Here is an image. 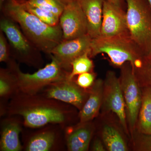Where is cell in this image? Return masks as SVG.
Wrapping results in <instances>:
<instances>
[{
	"instance_id": "cell-21",
	"label": "cell",
	"mask_w": 151,
	"mask_h": 151,
	"mask_svg": "<svg viewBox=\"0 0 151 151\" xmlns=\"http://www.w3.org/2000/svg\"><path fill=\"white\" fill-rule=\"evenodd\" d=\"M132 67L141 88L147 87L151 89V54L143 57Z\"/></svg>"
},
{
	"instance_id": "cell-26",
	"label": "cell",
	"mask_w": 151,
	"mask_h": 151,
	"mask_svg": "<svg viewBox=\"0 0 151 151\" xmlns=\"http://www.w3.org/2000/svg\"><path fill=\"white\" fill-rule=\"evenodd\" d=\"M12 58L8 40L4 33L0 30V62L7 63Z\"/></svg>"
},
{
	"instance_id": "cell-27",
	"label": "cell",
	"mask_w": 151,
	"mask_h": 151,
	"mask_svg": "<svg viewBox=\"0 0 151 151\" xmlns=\"http://www.w3.org/2000/svg\"><path fill=\"white\" fill-rule=\"evenodd\" d=\"M96 75L94 71L86 72L78 75L76 82L77 84L84 89H88L94 84Z\"/></svg>"
},
{
	"instance_id": "cell-8",
	"label": "cell",
	"mask_w": 151,
	"mask_h": 151,
	"mask_svg": "<svg viewBox=\"0 0 151 151\" xmlns=\"http://www.w3.org/2000/svg\"><path fill=\"white\" fill-rule=\"evenodd\" d=\"M102 108L107 112L115 113L124 132L130 137L126 115V105L120 80L116 73L108 70L104 80Z\"/></svg>"
},
{
	"instance_id": "cell-31",
	"label": "cell",
	"mask_w": 151,
	"mask_h": 151,
	"mask_svg": "<svg viewBox=\"0 0 151 151\" xmlns=\"http://www.w3.org/2000/svg\"><path fill=\"white\" fill-rule=\"evenodd\" d=\"M149 4H150V6L151 7V0H147Z\"/></svg>"
},
{
	"instance_id": "cell-12",
	"label": "cell",
	"mask_w": 151,
	"mask_h": 151,
	"mask_svg": "<svg viewBox=\"0 0 151 151\" xmlns=\"http://www.w3.org/2000/svg\"><path fill=\"white\" fill-rule=\"evenodd\" d=\"M130 35L124 9L104 0L100 36L112 37Z\"/></svg>"
},
{
	"instance_id": "cell-11",
	"label": "cell",
	"mask_w": 151,
	"mask_h": 151,
	"mask_svg": "<svg viewBox=\"0 0 151 151\" xmlns=\"http://www.w3.org/2000/svg\"><path fill=\"white\" fill-rule=\"evenodd\" d=\"M92 39L87 34L73 39L63 40L52 50L50 55L55 58L64 69L70 73L73 60L85 52H91Z\"/></svg>"
},
{
	"instance_id": "cell-13",
	"label": "cell",
	"mask_w": 151,
	"mask_h": 151,
	"mask_svg": "<svg viewBox=\"0 0 151 151\" xmlns=\"http://www.w3.org/2000/svg\"><path fill=\"white\" fill-rule=\"evenodd\" d=\"M104 80L96 79L89 89V97L79 111L80 124L91 122L98 115L103 104Z\"/></svg>"
},
{
	"instance_id": "cell-28",
	"label": "cell",
	"mask_w": 151,
	"mask_h": 151,
	"mask_svg": "<svg viewBox=\"0 0 151 151\" xmlns=\"http://www.w3.org/2000/svg\"><path fill=\"white\" fill-rule=\"evenodd\" d=\"M92 150L94 151H105L107 150L102 140L96 139L93 142Z\"/></svg>"
},
{
	"instance_id": "cell-24",
	"label": "cell",
	"mask_w": 151,
	"mask_h": 151,
	"mask_svg": "<svg viewBox=\"0 0 151 151\" xmlns=\"http://www.w3.org/2000/svg\"><path fill=\"white\" fill-rule=\"evenodd\" d=\"M27 1L31 5L50 12L59 17L65 6L59 0H27Z\"/></svg>"
},
{
	"instance_id": "cell-10",
	"label": "cell",
	"mask_w": 151,
	"mask_h": 151,
	"mask_svg": "<svg viewBox=\"0 0 151 151\" xmlns=\"http://www.w3.org/2000/svg\"><path fill=\"white\" fill-rule=\"evenodd\" d=\"M59 24L63 40L73 39L88 34L87 21L78 0L65 5L60 17Z\"/></svg>"
},
{
	"instance_id": "cell-16",
	"label": "cell",
	"mask_w": 151,
	"mask_h": 151,
	"mask_svg": "<svg viewBox=\"0 0 151 151\" xmlns=\"http://www.w3.org/2000/svg\"><path fill=\"white\" fill-rule=\"evenodd\" d=\"M21 131L20 125L15 120H10L5 122L2 130L0 150H21L22 146L19 140Z\"/></svg>"
},
{
	"instance_id": "cell-23",
	"label": "cell",
	"mask_w": 151,
	"mask_h": 151,
	"mask_svg": "<svg viewBox=\"0 0 151 151\" xmlns=\"http://www.w3.org/2000/svg\"><path fill=\"white\" fill-rule=\"evenodd\" d=\"M21 1L24 7L27 11L37 17L43 22L52 26L59 24V17L50 12L31 5L27 2V0H21Z\"/></svg>"
},
{
	"instance_id": "cell-14",
	"label": "cell",
	"mask_w": 151,
	"mask_h": 151,
	"mask_svg": "<svg viewBox=\"0 0 151 151\" xmlns=\"http://www.w3.org/2000/svg\"><path fill=\"white\" fill-rule=\"evenodd\" d=\"M86 17L88 34L92 39L100 36L104 0H78Z\"/></svg>"
},
{
	"instance_id": "cell-1",
	"label": "cell",
	"mask_w": 151,
	"mask_h": 151,
	"mask_svg": "<svg viewBox=\"0 0 151 151\" xmlns=\"http://www.w3.org/2000/svg\"><path fill=\"white\" fill-rule=\"evenodd\" d=\"M69 105L41 93L29 94L19 91L12 97L8 113L10 116H22L26 127L40 128L49 124L70 123L73 112Z\"/></svg>"
},
{
	"instance_id": "cell-3",
	"label": "cell",
	"mask_w": 151,
	"mask_h": 151,
	"mask_svg": "<svg viewBox=\"0 0 151 151\" xmlns=\"http://www.w3.org/2000/svg\"><path fill=\"white\" fill-rule=\"evenodd\" d=\"M100 53L107 55L112 65L120 68L128 62L134 66L145 56L130 35L92 39L90 57Z\"/></svg>"
},
{
	"instance_id": "cell-5",
	"label": "cell",
	"mask_w": 151,
	"mask_h": 151,
	"mask_svg": "<svg viewBox=\"0 0 151 151\" xmlns=\"http://www.w3.org/2000/svg\"><path fill=\"white\" fill-rule=\"evenodd\" d=\"M50 57L51 62L32 74L22 72L14 59H12L7 63L10 64L14 71L19 91L27 94H38L49 84L68 78L70 73L53 57L50 55Z\"/></svg>"
},
{
	"instance_id": "cell-19",
	"label": "cell",
	"mask_w": 151,
	"mask_h": 151,
	"mask_svg": "<svg viewBox=\"0 0 151 151\" xmlns=\"http://www.w3.org/2000/svg\"><path fill=\"white\" fill-rule=\"evenodd\" d=\"M16 75L9 64L6 68L0 69V97L2 98H12L18 92Z\"/></svg>"
},
{
	"instance_id": "cell-6",
	"label": "cell",
	"mask_w": 151,
	"mask_h": 151,
	"mask_svg": "<svg viewBox=\"0 0 151 151\" xmlns=\"http://www.w3.org/2000/svg\"><path fill=\"white\" fill-rule=\"evenodd\" d=\"M130 36L145 56L151 54V7L147 0H126Z\"/></svg>"
},
{
	"instance_id": "cell-7",
	"label": "cell",
	"mask_w": 151,
	"mask_h": 151,
	"mask_svg": "<svg viewBox=\"0 0 151 151\" xmlns=\"http://www.w3.org/2000/svg\"><path fill=\"white\" fill-rule=\"evenodd\" d=\"M121 68L119 80L126 105L127 119L130 137H134L142 101V88L132 65L127 63Z\"/></svg>"
},
{
	"instance_id": "cell-29",
	"label": "cell",
	"mask_w": 151,
	"mask_h": 151,
	"mask_svg": "<svg viewBox=\"0 0 151 151\" xmlns=\"http://www.w3.org/2000/svg\"><path fill=\"white\" fill-rule=\"evenodd\" d=\"M110 2L113 4L118 6L119 7L125 9V7H127L126 0H108Z\"/></svg>"
},
{
	"instance_id": "cell-4",
	"label": "cell",
	"mask_w": 151,
	"mask_h": 151,
	"mask_svg": "<svg viewBox=\"0 0 151 151\" xmlns=\"http://www.w3.org/2000/svg\"><path fill=\"white\" fill-rule=\"evenodd\" d=\"M0 30L7 38L13 59L28 66L41 68L44 63L42 52L26 36L17 23L1 14Z\"/></svg>"
},
{
	"instance_id": "cell-22",
	"label": "cell",
	"mask_w": 151,
	"mask_h": 151,
	"mask_svg": "<svg viewBox=\"0 0 151 151\" xmlns=\"http://www.w3.org/2000/svg\"><path fill=\"white\" fill-rule=\"evenodd\" d=\"M90 54V52H87L73 60L71 63L72 70L68 76V79L71 80L76 76L93 71L94 64Z\"/></svg>"
},
{
	"instance_id": "cell-25",
	"label": "cell",
	"mask_w": 151,
	"mask_h": 151,
	"mask_svg": "<svg viewBox=\"0 0 151 151\" xmlns=\"http://www.w3.org/2000/svg\"><path fill=\"white\" fill-rule=\"evenodd\" d=\"M137 132V135L135 133L132 138L135 150L140 151H151V134Z\"/></svg>"
},
{
	"instance_id": "cell-17",
	"label": "cell",
	"mask_w": 151,
	"mask_h": 151,
	"mask_svg": "<svg viewBox=\"0 0 151 151\" xmlns=\"http://www.w3.org/2000/svg\"><path fill=\"white\" fill-rule=\"evenodd\" d=\"M142 90V104L136 124V132L151 134V89L145 87Z\"/></svg>"
},
{
	"instance_id": "cell-20",
	"label": "cell",
	"mask_w": 151,
	"mask_h": 151,
	"mask_svg": "<svg viewBox=\"0 0 151 151\" xmlns=\"http://www.w3.org/2000/svg\"><path fill=\"white\" fill-rule=\"evenodd\" d=\"M55 140L54 132L51 131L42 132L31 138L26 147V151H50L54 145Z\"/></svg>"
},
{
	"instance_id": "cell-9",
	"label": "cell",
	"mask_w": 151,
	"mask_h": 151,
	"mask_svg": "<svg viewBox=\"0 0 151 151\" xmlns=\"http://www.w3.org/2000/svg\"><path fill=\"white\" fill-rule=\"evenodd\" d=\"M40 93L69 104L80 111L89 97V91L78 86L74 79L67 78L49 84Z\"/></svg>"
},
{
	"instance_id": "cell-2",
	"label": "cell",
	"mask_w": 151,
	"mask_h": 151,
	"mask_svg": "<svg viewBox=\"0 0 151 151\" xmlns=\"http://www.w3.org/2000/svg\"><path fill=\"white\" fill-rule=\"evenodd\" d=\"M2 14L18 24L24 34L42 52L50 55L63 40L60 24L49 25L27 11L21 0H1Z\"/></svg>"
},
{
	"instance_id": "cell-18",
	"label": "cell",
	"mask_w": 151,
	"mask_h": 151,
	"mask_svg": "<svg viewBox=\"0 0 151 151\" xmlns=\"http://www.w3.org/2000/svg\"><path fill=\"white\" fill-rule=\"evenodd\" d=\"M101 137L107 150L126 151L128 146L122 134L111 124L104 125L101 131Z\"/></svg>"
},
{
	"instance_id": "cell-15",
	"label": "cell",
	"mask_w": 151,
	"mask_h": 151,
	"mask_svg": "<svg viewBox=\"0 0 151 151\" xmlns=\"http://www.w3.org/2000/svg\"><path fill=\"white\" fill-rule=\"evenodd\" d=\"M94 127L91 122L78 124L67 139L68 150L70 151H86L89 149Z\"/></svg>"
},
{
	"instance_id": "cell-30",
	"label": "cell",
	"mask_w": 151,
	"mask_h": 151,
	"mask_svg": "<svg viewBox=\"0 0 151 151\" xmlns=\"http://www.w3.org/2000/svg\"><path fill=\"white\" fill-rule=\"evenodd\" d=\"M59 1H60L61 2H62L65 5H66L68 4L71 2V1H74V0H59Z\"/></svg>"
}]
</instances>
